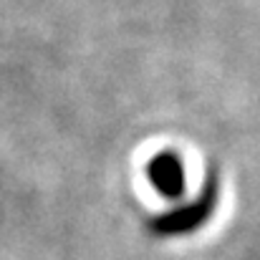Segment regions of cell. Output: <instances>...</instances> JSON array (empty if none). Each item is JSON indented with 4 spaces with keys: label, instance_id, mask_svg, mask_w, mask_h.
Instances as JSON below:
<instances>
[{
    "label": "cell",
    "instance_id": "6da1fadb",
    "mask_svg": "<svg viewBox=\"0 0 260 260\" xmlns=\"http://www.w3.org/2000/svg\"><path fill=\"white\" fill-rule=\"evenodd\" d=\"M217 205H220V172L215 167H210L200 192L192 200L179 202L170 210L149 217L147 228L157 238H184V235H192L200 228H205L210 222V217L215 215Z\"/></svg>",
    "mask_w": 260,
    "mask_h": 260
},
{
    "label": "cell",
    "instance_id": "7a4b0ae2",
    "mask_svg": "<svg viewBox=\"0 0 260 260\" xmlns=\"http://www.w3.org/2000/svg\"><path fill=\"white\" fill-rule=\"evenodd\" d=\"M147 177L152 187L165 197V200H182L187 192V174L184 162L177 152H159L149 159Z\"/></svg>",
    "mask_w": 260,
    "mask_h": 260
}]
</instances>
